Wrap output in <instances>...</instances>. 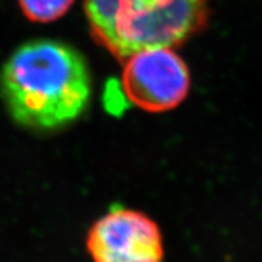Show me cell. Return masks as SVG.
<instances>
[{
    "instance_id": "6da1fadb",
    "label": "cell",
    "mask_w": 262,
    "mask_h": 262,
    "mask_svg": "<svg viewBox=\"0 0 262 262\" xmlns=\"http://www.w3.org/2000/svg\"><path fill=\"white\" fill-rule=\"evenodd\" d=\"M0 94L19 125L54 130L78 119L91 97L86 61L73 47L35 39L12 52L0 74Z\"/></svg>"
},
{
    "instance_id": "7a4b0ae2",
    "label": "cell",
    "mask_w": 262,
    "mask_h": 262,
    "mask_svg": "<svg viewBox=\"0 0 262 262\" xmlns=\"http://www.w3.org/2000/svg\"><path fill=\"white\" fill-rule=\"evenodd\" d=\"M210 0H84L96 40L125 60L148 48H173L204 27Z\"/></svg>"
},
{
    "instance_id": "3957f363",
    "label": "cell",
    "mask_w": 262,
    "mask_h": 262,
    "mask_svg": "<svg viewBox=\"0 0 262 262\" xmlns=\"http://www.w3.org/2000/svg\"><path fill=\"white\" fill-rule=\"evenodd\" d=\"M187 66L172 48H148L125 58L122 90L126 100L148 112H165L187 96Z\"/></svg>"
},
{
    "instance_id": "277c9868",
    "label": "cell",
    "mask_w": 262,
    "mask_h": 262,
    "mask_svg": "<svg viewBox=\"0 0 262 262\" xmlns=\"http://www.w3.org/2000/svg\"><path fill=\"white\" fill-rule=\"evenodd\" d=\"M86 247L94 262L163 261V239L156 222L119 205L91 226Z\"/></svg>"
},
{
    "instance_id": "5b68a950",
    "label": "cell",
    "mask_w": 262,
    "mask_h": 262,
    "mask_svg": "<svg viewBox=\"0 0 262 262\" xmlns=\"http://www.w3.org/2000/svg\"><path fill=\"white\" fill-rule=\"evenodd\" d=\"M74 0H19L24 14L35 22H51L70 10Z\"/></svg>"
}]
</instances>
